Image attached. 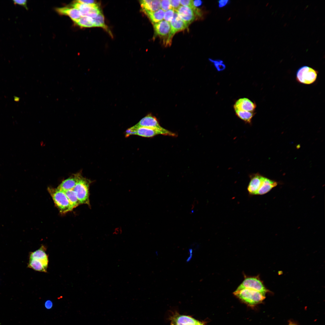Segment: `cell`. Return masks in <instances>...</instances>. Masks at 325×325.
Here are the masks:
<instances>
[{"instance_id": "24", "label": "cell", "mask_w": 325, "mask_h": 325, "mask_svg": "<svg viewBox=\"0 0 325 325\" xmlns=\"http://www.w3.org/2000/svg\"><path fill=\"white\" fill-rule=\"evenodd\" d=\"M93 19L94 26L101 27L105 29L106 28L104 23V17L101 13L99 14L96 17Z\"/></svg>"}, {"instance_id": "18", "label": "cell", "mask_w": 325, "mask_h": 325, "mask_svg": "<svg viewBox=\"0 0 325 325\" xmlns=\"http://www.w3.org/2000/svg\"><path fill=\"white\" fill-rule=\"evenodd\" d=\"M48 262V260L29 259L28 267L37 271L46 272Z\"/></svg>"}, {"instance_id": "27", "label": "cell", "mask_w": 325, "mask_h": 325, "mask_svg": "<svg viewBox=\"0 0 325 325\" xmlns=\"http://www.w3.org/2000/svg\"><path fill=\"white\" fill-rule=\"evenodd\" d=\"M161 8L162 10L165 11L172 9L170 0H161Z\"/></svg>"}, {"instance_id": "3", "label": "cell", "mask_w": 325, "mask_h": 325, "mask_svg": "<svg viewBox=\"0 0 325 325\" xmlns=\"http://www.w3.org/2000/svg\"><path fill=\"white\" fill-rule=\"evenodd\" d=\"M92 182V181L83 177L82 175L73 189L81 204H86L89 207H90L89 187Z\"/></svg>"}, {"instance_id": "6", "label": "cell", "mask_w": 325, "mask_h": 325, "mask_svg": "<svg viewBox=\"0 0 325 325\" xmlns=\"http://www.w3.org/2000/svg\"><path fill=\"white\" fill-rule=\"evenodd\" d=\"M153 24L155 36H158L162 39L166 45H170L172 38L171 36V27L170 23L163 20Z\"/></svg>"}, {"instance_id": "5", "label": "cell", "mask_w": 325, "mask_h": 325, "mask_svg": "<svg viewBox=\"0 0 325 325\" xmlns=\"http://www.w3.org/2000/svg\"><path fill=\"white\" fill-rule=\"evenodd\" d=\"M318 72L308 66L300 67L296 73V79L299 82L310 85L314 82L317 78Z\"/></svg>"}, {"instance_id": "22", "label": "cell", "mask_w": 325, "mask_h": 325, "mask_svg": "<svg viewBox=\"0 0 325 325\" xmlns=\"http://www.w3.org/2000/svg\"><path fill=\"white\" fill-rule=\"evenodd\" d=\"M74 22L79 26L82 27H94L93 18L86 16H82Z\"/></svg>"}, {"instance_id": "15", "label": "cell", "mask_w": 325, "mask_h": 325, "mask_svg": "<svg viewBox=\"0 0 325 325\" xmlns=\"http://www.w3.org/2000/svg\"><path fill=\"white\" fill-rule=\"evenodd\" d=\"M140 3L144 12L155 11L161 8V0H141Z\"/></svg>"}, {"instance_id": "35", "label": "cell", "mask_w": 325, "mask_h": 325, "mask_svg": "<svg viewBox=\"0 0 325 325\" xmlns=\"http://www.w3.org/2000/svg\"><path fill=\"white\" fill-rule=\"evenodd\" d=\"M205 325V324L203 322H201L200 321H199V322H198L197 323V324H196V325Z\"/></svg>"}, {"instance_id": "9", "label": "cell", "mask_w": 325, "mask_h": 325, "mask_svg": "<svg viewBox=\"0 0 325 325\" xmlns=\"http://www.w3.org/2000/svg\"><path fill=\"white\" fill-rule=\"evenodd\" d=\"M134 127H144L162 131L167 129L160 126L156 118L150 114H149L142 119L135 125Z\"/></svg>"}, {"instance_id": "29", "label": "cell", "mask_w": 325, "mask_h": 325, "mask_svg": "<svg viewBox=\"0 0 325 325\" xmlns=\"http://www.w3.org/2000/svg\"><path fill=\"white\" fill-rule=\"evenodd\" d=\"M170 4L172 9L174 11H176L180 6V0H171Z\"/></svg>"}, {"instance_id": "2", "label": "cell", "mask_w": 325, "mask_h": 325, "mask_svg": "<svg viewBox=\"0 0 325 325\" xmlns=\"http://www.w3.org/2000/svg\"><path fill=\"white\" fill-rule=\"evenodd\" d=\"M233 294L241 301L250 306L260 303L265 298V296L261 292L247 288L236 289Z\"/></svg>"}, {"instance_id": "26", "label": "cell", "mask_w": 325, "mask_h": 325, "mask_svg": "<svg viewBox=\"0 0 325 325\" xmlns=\"http://www.w3.org/2000/svg\"><path fill=\"white\" fill-rule=\"evenodd\" d=\"M174 11L172 9H169L165 12L164 19V20L170 22L174 16Z\"/></svg>"}, {"instance_id": "13", "label": "cell", "mask_w": 325, "mask_h": 325, "mask_svg": "<svg viewBox=\"0 0 325 325\" xmlns=\"http://www.w3.org/2000/svg\"><path fill=\"white\" fill-rule=\"evenodd\" d=\"M170 23L171 27V36L172 38L176 32L184 30L188 27L175 11L173 18Z\"/></svg>"}, {"instance_id": "4", "label": "cell", "mask_w": 325, "mask_h": 325, "mask_svg": "<svg viewBox=\"0 0 325 325\" xmlns=\"http://www.w3.org/2000/svg\"><path fill=\"white\" fill-rule=\"evenodd\" d=\"M162 135L172 137H176L177 135L167 130L162 131L144 127H134L133 126L128 128L126 131V137L132 135H136L144 137L150 138L156 135Z\"/></svg>"}, {"instance_id": "25", "label": "cell", "mask_w": 325, "mask_h": 325, "mask_svg": "<svg viewBox=\"0 0 325 325\" xmlns=\"http://www.w3.org/2000/svg\"><path fill=\"white\" fill-rule=\"evenodd\" d=\"M209 60L214 63L215 66L218 71H222L225 68V65L223 63V62L222 60H215L211 59H209Z\"/></svg>"}, {"instance_id": "17", "label": "cell", "mask_w": 325, "mask_h": 325, "mask_svg": "<svg viewBox=\"0 0 325 325\" xmlns=\"http://www.w3.org/2000/svg\"><path fill=\"white\" fill-rule=\"evenodd\" d=\"M277 185V182L268 178L264 177L262 184L256 195H262L269 192Z\"/></svg>"}, {"instance_id": "32", "label": "cell", "mask_w": 325, "mask_h": 325, "mask_svg": "<svg viewBox=\"0 0 325 325\" xmlns=\"http://www.w3.org/2000/svg\"><path fill=\"white\" fill-rule=\"evenodd\" d=\"M229 2L228 0H221L218 2V6L219 8H222L225 6Z\"/></svg>"}, {"instance_id": "21", "label": "cell", "mask_w": 325, "mask_h": 325, "mask_svg": "<svg viewBox=\"0 0 325 325\" xmlns=\"http://www.w3.org/2000/svg\"><path fill=\"white\" fill-rule=\"evenodd\" d=\"M64 192L73 209L81 205L76 194L73 189Z\"/></svg>"}, {"instance_id": "10", "label": "cell", "mask_w": 325, "mask_h": 325, "mask_svg": "<svg viewBox=\"0 0 325 325\" xmlns=\"http://www.w3.org/2000/svg\"><path fill=\"white\" fill-rule=\"evenodd\" d=\"M82 175L81 172L73 174L63 180L57 187L64 191L73 189Z\"/></svg>"}, {"instance_id": "19", "label": "cell", "mask_w": 325, "mask_h": 325, "mask_svg": "<svg viewBox=\"0 0 325 325\" xmlns=\"http://www.w3.org/2000/svg\"><path fill=\"white\" fill-rule=\"evenodd\" d=\"M46 247L42 246L39 249L31 252L29 254V259H34L40 261L48 260V256L46 252Z\"/></svg>"}, {"instance_id": "33", "label": "cell", "mask_w": 325, "mask_h": 325, "mask_svg": "<svg viewBox=\"0 0 325 325\" xmlns=\"http://www.w3.org/2000/svg\"><path fill=\"white\" fill-rule=\"evenodd\" d=\"M192 2L193 6L196 8L201 5L202 3V1L199 0H192Z\"/></svg>"}, {"instance_id": "16", "label": "cell", "mask_w": 325, "mask_h": 325, "mask_svg": "<svg viewBox=\"0 0 325 325\" xmlns=\"http://www.w3.org/2000/svg\"><path fill=\"white\" fill-rule=\"evenodd\" d=\"M56 10L61 14L68 15L74 22L78 20L82 17L79 11L74 7L58 8H57Z\"/></svg>"}, {"instance_id": "1", "label": "cell", "mask_w": 325, "mask_h": 325, "mask_svg": "<svg viewBox=\"0 0 325 325\" xmlns=\"http://www.w3.org/2000/svg\"><path fill=\"white\" fill-rule=\"evenodd\" d=\"M48 190L60 213L64 214L73 209L64 191L57 187H48Z\"/></svg>"}, {"instance_id": "37", "label": "cell", "mask_w": 325, "mask_h": 325, "mask_svg": "<svg viewBox=\"0 0 325 325\" xmlns=\"http://www.w3.org/2000/svg\"><path fill=\"white\" fill-rule=\"evenodd\" d=\"M181 325V324H176V325Z\"/></svg>"}, {"instance_id": "11", "label": "cell", "mask_w": 325, "mask_h": 325, "mask_svg": "<svg viewBox=\"0 0 325 325\" xmlns=\"http://www.w3.org/2000/svg\"><path fill=\"white\" fill-rule=\"evenodd\" d=\"M264 177L258 174H254L252 176L247 187L248 192L250 194L256 195L262 184Z\"/></svg>"}, {"instance_id": "28", "label": "cell", "mask_w": 325, "mask_h": 325, "mask_svg": "<svg viewBox=\"0 0 325 325\" xmlns=\"http://www.w3.org/2000/svg\"><path fill=\"white\" fill-rule=\"evenodd\" d=\"M180 4L183 6L189 7L193 10L197 8L194 7L193 4L192 0H180Z\"/></svg>"}, {"instance_id": "12", "label": "cell", "mask_w": 325, "mask_h": 325, "mask_svg": "<svg viewBox=\"0 0 325 325\" xmlns=\"http://www.w3.org/2000/svg\"><path fill=\"white\" fill-rule=\"evenodd\" d=\"M171 325H195L199 321L190 316L175 314L171 317Z\"/></svg>"}, {"instance_id": "8", "label": "cell", "mask_w": 325, "mask_h": 325, "mask_svg": "<svg viewBox=\"0 0 325 325\" xmlns=\"http://www.w3.org/2000/svg\"><path fill=\"white\" fill-rule=\"evenodd\" d=\"M175 11L177 13L179 17L188 26L198 17L195 11L188 6H180Z\"/></svg>"}, {"instance_id": "30", "label": "cell", "mask_w": 325, "mask_h": 325, "mask_svg": "<svg viewBox=\"0 0 325 325\" xmlns=\"http://www.w3.org/2000/svg\"><path fill=\"white\" fill-rule=\"evenodd\" d=\"M13 3L15 4H17L20 5H21L24 7L26 9H28L27 7V1L26 0H13Z\"/></svg>"}, {"instance_id": "7", "label": "cell", "mask_w": 325, "mask_h": 325, "mask_svg": "<svg viewBox=\"0 0 325 325\" xmlns=\"http://www.w3.org/2000/svg\"><path fill=\"white\" fill-rule=\"evenodd\" d=\"M247 288L258 291L265 296L268 291L259 277L257 276L245 277L237 290Z\"/></svg>"}, {"instance_id": "14", "label": "cell", "mask_w": 325, "mask_h": 325, "mask_svg": "<svg viewBox=\"0 0 325 325\" xmlns=\"http://www.w3.org/2000/svg\"><path fill=\"white\" fill-rule=\"evenodd\" d=\"M256 107L255 104L248 98H244L238 100L234 105V110L252 112Z\"/></svg>"}, {"instance_id": "36", "label": "cell", "mask_w": 325, "mask_h": 325, "mask_svg": "<svg viewBox=\"0 0 325 325\" xmlns=\"http://www.w3.org/2000/svg\"><path fill=\"white\" fill-rule=\"evenodd\" d=\"M289 325H296L295 324H293V323H291Z\"/></svg>"}, {"instance_id": "23", "label": "cell", "mask_w": 325, "mask_h": 325, "mask_svg": "<svg viewBox=\"0 0 325 325\" xmlns=\"http://www.w3.org/2000/svg\"><path fill=\"white\" fill-rule=\"evenodd\" d=\"M237 115L246 122L250 123L254 116L252 112L235 110Z\"/></svg>"}, {"instance_id": "34", "label": "cell", "mask_w": 325, "mask_h": 325, "mask_svg": "<svg viewBox=\"0 0 325 325\" xmlns=\"http://www.w3.org/2000/svg\"><path fill=\"white\" fill-rule=\"evenodd\" d=\"M52 303L50 300H47L45 302V306L47 308H50L52 307Z\"/></svg>"}, {"instance_id": "31", "label": "cell", "mask_w": 325, "mask_h": 325, "mask_svg": "<svg viewBox=\"0 0 325 325\" xmlns=\"http://www.w3.org/2000/svg\"><path fill=\"white\" fill-rule=\"evenodd\" d=\"M79 3L85 4H91L96 3L94 0H79L76 1Z\"/></svg>"}, {"instance_id": "20", "label": "cell", "mask_w": 325, "mask_h": 325, "mask_svg": "<svg viewBox=\"0 0 325 325\" xmlns=\"http://www.w3.org/2000/svg\"><path fill=\"white\" fill-rule=\"evenodd\" d=\"M144 12L153 24L163 20L165 11L160 9L155 11H146Z\"/></svg>"}]
</instances>
